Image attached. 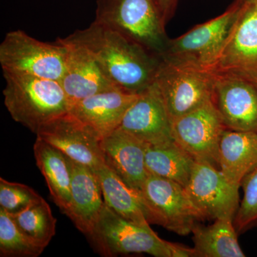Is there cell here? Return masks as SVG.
<instances>
[{
	"mask_svg": "<svg viewBox=\"0 0 257 257\" xmlns=\"http://www.w3.org/2000/svg\"><path fill=\"white\" fill-rule=\"evenodd\" d=\"M88 237L99 253L105 256L145 253L155 257H196L194 248L161 239L150 226L124 219L105 202Z\"/></svg>",
	"mask_w": 257,
	"mask_h": 257,
	"instance_id": "cell-3",
	"label": "cell"
},
{
	"mask_svg": "<svg viewBox=\"0 0 257 257\" xmlns=\"http://www.w3.org/2000/svg\"><path fill=\"white\" fill-rule=\"evenodd\" d=\"M94 22L158 57L163 55L170 40L156 0H97Z\"/></svg>",
	"mask_w": 257,
	"mask_h": 257,
	"instance_id": "cell-4",
	"label": "cell"
},
{
	"mask_svg": "<svg viewBox=\"0 0 257 257\" xmlns=\"http://www.w3.org/2000/svg\"><path fill=\"white\" fill-rule=\"evenodd\" d=\"M244 1H246V0H234V2H236V3H242Z\"/></svg>",
	"mask_w": 257,
	"mask_h": 257,
	"instance_id": "cell-29",
	"label": "cell"
},
{
	"mask_svg": "<svg viewBox=\"0 0 257 257\" xmlns=\"http://www.w3.org/2000/svg\"><path fill=\"white\" fill-rule=\"evenodd\" d=\"M179 0H156L166 25L175 15Z\"/></svg>",
	"mask_w": 257,
	"mask_h": 257,
	"instance_id": "cell-28",
	"label": "cell"
},
{
	"mask_svg": "<svg viewBox=\"0 0 257 257\" xmlns=\"http://www.w3.org/2000/svg\"><path fill=\"white\" fill-rule=\"evenodd\" d=\"M11 216L19 228L42 247L46 248L55 236L57 219L43 198L26 210Z\"/></svg>",
	"mask_w": 257,
	"mask_h": 257,
	"instance_id": "cell-24",
	"label": "cell"
},
{
	"mask_svg": "<svg viewBox=\"0 0 257 257\" xmlns=\"http://www.w3.org/2000/svg\"><path fill=\"white\" fill-rule=\"evenodd\" d=\"M119 128L146 145L175 141L172 137V119L155 83L139 94Z\"/></svg>",
	"mask_w": 257,
	"mask_h": 257,
	"instance_id": "cell-15",
	"label": "cell"
},
{
	"mask_svg": "<svg viewBox=\"0 0 257 257\" xmlns=\"http://www.w3.org/2000/svg\"><path fill=\"white\" fill-rule=\"evenodd\" d=\"M42 198L28 185L0 178V208L10 215L15 216L23 212Z\"/></svg>",
	"mask_w": 257,
	"mask_h": 257,
	"instance_id": "cell-26",
	"label": "cell"
},
{
	"mask_svg": "<svg viewBox=\"0 0 257 257\" xmlns=\"http://www.w3.org/2000/svg\"><path fill=\"white\" fill-rule=\"evenodd\" d=\"M57 40L65 48V71L60 83L70 107L88 96L118 88L86 47L69 37Z\"/></svg>",
	"mask_w": 257,
	"mask_h": 257,
	"instance_id": "cell-14",
	"label": "cell"
},
{
	"mask_svg": "<svg viewBox=\"0 0 257 257\" xmlns=\"http://www.w3.org/2000/svg\"><path fill=\"white\" fill-rule=\"evenodd\" d=\"M138 95L114 88L75 103L69 112L103 139L119 127L125 114Z\"/></svg>",
	"mask_w": 257,
	"mask_h": 257,
	"instance_id": "cell-18",
	"label": "cell"
},
{
	"mask_svg": "<svg viewBox=\"0 0 257 257\" xmlns=\"http://www.w3.org/2000/svg\"><path fill=\"white\" fill-rule=\"evenodd\" d=\"M213 74L211 103L225 127L257 134V82L239 76Z\"/></svg>",
	"mask_w": 257,
	"mask_h": 257,
	"instance_id": "cell-12",
	"label": "cell"
},
{
	"mask_svg": "<svg viewBox=\"0 0 257 257\" xmlns=\"http://www.w3.org/2000/svg\"><path fill=\"white\" fill-rule=\"evenodd\" d=\"M44 250L45 248L30 239L13 217L0 208V256L37 257Z\"/></svg>",
	"mask_w": 257,
	"mask_h": 257,
	"instance_id": "cell-25",
	"label": "cell"
},
{
	"mask_svg": "<svg viewBox=\"0 0 257 257\" xmlns=\"http://www.w3.org/2000/svg\"><path fill=\"white\" fill-rule=\"evenodd\" d=\"M192 233L196 257L245 256L238 241L237 230L233 219H215L209 226L197 223Z\"/></svg>",
	"mask_w": 257,
	"mask_h": 257,
	"instance_id": "cell-22",
	"label": "cell"
},
{
	"mask_svg": "<svg viewBox=\"0 0 257 257\" xmlns=\"http://www.w3.org/2000/svg\"><path fill=\"white\" fill-rule=\"evenodd\" d=\"M196 160L175 141L147 145L145 163L150 175L174 181L185 187Z\"/></svg>",
	"mask_w": 257,
	"mask_h": 257,
	"instance_id": "cell-23",
	"label": "cell"
},
{
	"mask_svg": "<svg viewBox=\"0 0 257 257\" xmlns=\"http://www.w3.org/2000/svg\"><path fill=\"white\" fill-rule=\"evenodd\" d=\"M3 73L61 81L65 71V48L58 40L40 41L23 30L8 32L0 45Z\"/></svg>",
	"mask_w": 257,
	"mask_h": 257,
	"instance_id": "cell-5",
	"label": "cell"
},
{
	"mask_svg": "<svg viewBox=\"0 0 257 257\" xmlns=\"http://www.w3.org/2000/svg\"><path fill=\"white\" fill-rule=\"evenodd\" d=\"M36 135L71 160L94 171L105 164L101 147L102 139L69 111L42 126Z\"/></svg>",
	"mask_w": 257,
	"mask_h": 257,
	"instance_id": "cell-13",
	"label": "cell"
},
{
	"mask_svg": "<svg viewBox=\"0 0 257 257\" xmlns=\"http://www.w3.org/2000/svg\"><path fill=\"white\" fill-rule=\"evenodd\" d=\"M33 150L37 166L45 177L51 197L57 207L66 214L71 201L72 174L69 157L38 138Z\"/></svg>",
	"mask_w": 257,
	"mask_h": 257,
	"instance_id": "cell-21",
	"label": "cell"
},
{
	"mask_svg": "<svg viewBox=\"0 0 257 257\" xmlns=\"http://www.w3.org/2000/svg\"><path fill=\"white\" fill-rule=\"evenodd\" d=\"M150 211L151 224H158L182 236L192 233L204 219L185 187L174 181L149 174L141 191Z\"/></svg>",
	"mask_w": 257,
	"mask_h": 257,
	"instance_id": "cell-8",
	"label": "cell"
},
{
	"mask_svg": "<svg viewBox=\"0 0 257 257\" xmlns=\"http://www.w3.org/2000/svg\"><path fill=\"white\" fill-rule=\"evenodd\" d=\"M71 201L66 215L87 236L92 232L103 207L104 197L95 171L71 160Z\"/></svg>",
	"mask_w": 257,
	"mask_h": 257,
	"instance_id": "cell-16",
	"label": "cell"
},
{
	"mask_svg": "<svg viewBox=\"0 0 257 257\" xmlns=\"http://www.w3.org/2000/svg\"><path fill=\"white\" fill-rule=\"evenodd\" d=\"M145 143L118 128L101 140L104 163L132 188L141 191L149 173Z\"/></svg>",
	"mask_w": 257,
	"mask_h": 257,
	"instance_id": "cell-17",
	"label": "cell"
},
{
	"mask_svg": "<svg viewBox=\"0 0 257 257\" xmlns=\"http://www.w3.org/2000/svg\"><path fill=\"white\" fill-rule=\"evenodd\" d=\"M241 187L243 197L234 219L237 231L257 221V167L245 176Z\"/></svg>",
	"mask_w": 257,
	"mask_h": 257,
	"instance_id": "cell-27",
	"label": "cell"
},
{
	"mask_svg": "<svg viewBox=\"0 0 257 257\" xmlns=\"http://www.w3.org/2000/svg\"><path fill=\"white\" fill-rule=\"evenodd\" d=\"M5 105L10 116L32 133L69 112V99L60 81L3 73Z\"/></svg>",
	"mask_w": 257,
	"mask_h": 257,
	"instance_id": "cell-2",
	"label": "cell"
},
{
	"mask_svg": "<svg viewBox=\"0 0 257 257\" xmlns=\"http://www.w3.org/2000/svg\"><path fill=\"white\" fill-rule=\"evenodd\" d=\"M239 188L229 182L219 169L204 161H196L185 187L204 220L234 219L239 207Z\"/></svg>",
	"mask_w": 257,
	"mask_h": 257,
	"instance_id": "cell-11",
	"label": "cell"
},
{
	"mask_svg": "<svg viewBox=\"0 0 257 257\" xmlns=\"http://www.w3.org/2000/svg\"><path fill=\"white\" fill-rule=\"evenodd\" d=\"M240 3L234 2L223 14L170 39L161 58L179 65L207 71L219 55L234 23Z\"/></svg>",
	"mask_w": 257,
	"mask_h": 257,
	"instance_id": "cell-6",
	"label": "cell"
},
{
	"mask_svg": "<svg viewBox=\"0 0 257 257\" xmlns=\"http://www.w3.org/2000/svg\"><path fill=\"white\" fill-rule=\"evenodd\" d=\"M213 82L214 74L211 72L161 57L154 80L172 121L210 102Z\"/></svg>",
	"mask_w": 257,
	"mask_h": 257,
	"instance_id": "cell-7",
	"label": "cell"
},
{
	"mask_svg": "<svg viewBox=\"0 0 257 257\" xmlns=\"http://www.w3.org/2000/svg\"><path fill=\"white\" fill-rule=\"evenodd\" d=\"M68 37L90 52L116 87L139 94L153 84L160 57L119 32L94 21Z\"/></svg>",
	"mask_w": 257,
	"mask_h": 257,
	"instance_id": "cell-1",
	"label": "cell"
},
{
	"mask_svg": "<svg viewBox=\"0 0 257 257\" xmlns=\"http://www.w3.org/2000/svg\"><path fill=\"white\" fill-rule=\"evenodd\" d=\"M225 127L211 101L172 120V137L196 161L219 169V143Z\"/></svg>",
	"mask_w": 257,
	"mask_h": 257,
	"instance_id": "cell-10",
	"label": "cell"
},
{
	"mask_svg": "<svg viewBox=\"0 0 257 257\" xmlns=\"http://www.w3.org/2000/svg\"><path fill=\"white\" fill-rule=\"evenodd\" d=\"M239 3L229 35L209 72L257 82V0Z\"/></svg>",
	"mask_w": 257,
	"mask_h": 257,
	"instance_id": "cell-9",
	"label": "cell"
},
{
	"mask_svg": "<svg viewBox=\"0 0 257 257\" xmlns=\"http://www.w3.org/2000/svg\"><path fill=\"white\" fill-rule=\"evenodd\" d=\"M95 172L108 207L127 220L150 226V211L140 191L125 184L105 164Z\"/></svg>",
	"mask_w": 257,
	"mask_h": 257,
	"instance_id": "cell-20",
	"label": "cell"
},
{
	"mask_svg": "<svg viewBox=\"0 0 257 257\" xmlns=\"http://www.w3.org/2000/svg\"><path fill=\"white\" fill-rule=\"evenodd\" d=\"M219 170L241 187L245 176L257 167V134L225 128L219 143Z\"/></svg>",
	"mask_w": 257,
	"mask_h": 257,
	"instance_id": "cell-19",
	"label": "cell"
}]
</instances>
